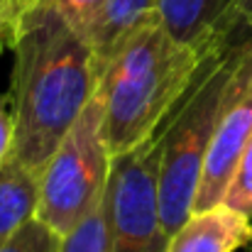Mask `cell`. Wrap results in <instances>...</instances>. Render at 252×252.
<instances>
[{
    "label": "cell",
    "mask_w": 252,
    "mask_h": 252,
    "mask_svg": "<svg viewBox=\"0 0 252 252\" xmlns=\"http://www.w3.org/2000/svg\"><path fill=\"white\" fill-rule=\"evenodd\" d=\"M110 167L113 157L103 137V105L95 93L39 171L37 218L64 238L105 198Z\"/></svg>",
    "instance_id": "obj_4"
},
{
    "label": "cell",
    "mask_w": 252,
    "mask_h": 252,
    "mask_svg": "<svg viewBox=\"0 0 252 252\" xmlns=\"http://www.w3.org/2000/svg\"><path fill=\"white\" fill-rule=\"evenodd\" d=\"M22 7L17 0H0V52L12 49L17 42Z\"/></svg>",
    "instance_id": "obj_16"
},
{
    "label": "cell",
    "mask_w": 252,
    "mask_h": 252,
    "mask_svg": "<svg viewBox=\"0 0 252 252\" xmlns=\"http://www.w3.org/2000/svg\"><path fill=\"white\" fill-rule=\"evenodd\" d=\"M15 147V100L12 93H0V164L12 155Z\"/></svg>",
    "instance_id": "obj_15"
},
{
    "label": "cell",
    "mask_w": 252,
    "mask_h": 252,
    "mask_svg": "<svg viewBox=\"0 0 252 252\" xmlns=\"http://www.w3.org/2000/svg\"><path fill=\"white\" fill-rule=\"evenodd\" d=\"M59 252H110V223H108V193L91 213L79 220L74 230L62 238Z\"/></svg>",
    "instance_id": "obj_11"
},
{
    "label": "cell",
    "mask_w": 252,
    "mask_h": 252,
    "mask_svg": "<svg viewBox=\"0 0 252 252\" xmlns=\"http://www.w3.org/2000/svg\"><path fill=\"white\" fill-rule=\"evenodd\" d=\"M162 137L164 127L132 152L113 159L108 179L110 252L167 250V233L159 213Z\"/></svg>",
    "instance_id": "obj_5"
},
{
    "label": "cell",
    "mask_w": 252,
    "mask_h": 252,
    "mask_svg": "<svg viewBox=\"0 0 252 252\" xmlns=\"http://www.w3.org/2000/svg\"><path fill=\"white\" fill-rule=\"evenodd\" d=\"M252 140V32L245 34L238 64L228 81L213 142L203 164L193 211L223 203L238 162Z\"/></svg>",
    "instance_id": "obj_6"
},
{
    "label": "cell",
    "mask_w": 252,
    "mask_h": 252,
    "mask_svg": "<svg viewBox=\"0 0 252 252\" xmlns=\"http://www.w3.org/2000/svg\"><path fill=\"white\" fill-rule=\"evenodd\" d=\"M20 7H49L59 12L71 27H76L86 39L93 44L98 25L103 20V10L108 0H17Z\"/></svg>",
    "instance_id": "obj_12"
},
{
    "label": "cell",
    "mask_w": 252,
    "mask_h": 252,
    "mask_svg": "<svg viewBox=\"0 0 252 252\" xmlns=\"http://www.w3.org/2000/svg\"><path fill=\"white\" fill-rule=\"evenodd\" d=\"M248 245H252V220L218 203L206 211H193L167 240L164 252H235Z\"/></svg>",
    "instance_id": "obj_8"
},
{
    "label": "cell",
    "mask_w": 252,
    "mask_h": 252,
    "mask_svg": "<svg viewBox=\"0 0 252 252\" xmlns=\"http://www.w3.org/2000/svg\"><path fill=\"white\" fill-rule=\"evenodd\" d=\"M240 20H243L245 30L252 32V0H240Z\"/></svg>",
    "instance_id": "obj_17"
},
{
    "label": "cell",
    "mask_w": 252,
    "mask_h": 252,
    "mask_svg": "<svg viewBox=\"0 0 252 252\" xmlns=\"http://www.w3.org/2000/svg\"><path fill=\"white\" fill-rule=\"evenodd\" d=\"M248 32H243L225 47L216 49L201 64L191 88L186 91L179 108L171 113L164 125L159 162V213L167 240L193 213L223 95Z\"/></svg>",
    "instance_id": "obj_3"
},
{
    "label": "cell",
    "mask_w": 252,
    "mask_h": 252,
    "mask_svg": "<svg viewBox=\"0 0 252 252\" xmlns=\"http://www.w3.org/2000/svg\"><path fill=\"white\" fill-rule=\"evenodd\" d=\"M211 54L174 39L159 17L137 27L115 49L98 84L103 137L113 159L164 127Z\"/></svg>",
    "instance_id": "obj_2"
},
{
    "label": "cell",
    "mask_w": 252,
    "mask_h": 252,
    "mask_svg": "<svg viewBox=\"0 0 252 252\" xmlns=\"http://www.w3.org/2000/svg\"><path fill=\"white\" fill-rule=\"evenodd\" d=\"M223 203L252 220V140L238 162V169H235V174L228 184V191L223 196Z\"/></svg>",
    "instance_id": "obj_14"
},
{
    "label": "cell",
    "mask_w": 252,
    "mask_h": 252,
    "mask_svg": "<svg viewBox=\"0 0 252 252\" xmlns=\"http://www.w3.org/2000/svg\"><path fill=\"white\" fill-rule=\"evenodd\" d=\"M62 235L49 228L44 220L32 218L25 223L7 243L0 245V252H59Z\"/></svg>",
    "instance_id": "obj_13"
},
{
    "label": "cell",
    "mask_w": 252,
    "mask_h": 252,
    "mask_svg": "<svg viewBox=\"0 0 252 252\" xmlns=\"http://www.w3.org/2000/svg\"><path fill=\"white\" fill-rule=\"evenodd\" d=\"M12 54V155L39 174L98 93L95 52L59 12L25 7Z\"/></svg>",
    "instance_id": "obj_1"
},
{
    "label": "cell",
    "mask_w": 252,
    "mask_h": 252,
    "mask_svg": "<svg viewBox=\"0 0 252 252\" xmlns=\"http://www.w3.org/2000/svg\"><path fill=\"white\" fill-rule=\"evenodd\" d=\"M157 15L174 39L211 54L245 30L240 0H159Z\"/></svg>",
    "instance_id": "obj_7"
},
{
    "label": "cell",
    "mask_w": 252,
    "mask_h": 252,
    "mask_svg": "<svg viewBox=\"0 0 252 252\" xmlns=\"http://www.w3.org/2000/svg\"><path fill=\"white\" fill-rule=\"evenodd\" d=\"M157 5H159V0H108V5L103 10V20L98 25V32L93 37L98 74H103V66L108 64V59L137 27L159 17Z\"/></svg>",
    "instance_id": "obj_10"
},
{
    "label": "cell",
    "mask_w": 252,
    "mask_h": 252,
    "mask_svg": "<svg viewBox=\"0 0 252 252\" xmlns=\"http://www.w3.org/2000/svg\"><path fill=\"white\" fill-rule=\"evenodd\" d=\"M39 211V174L10 155L0 164V245Z\"/></svg>",
    "instance_id": "obj_9"
}]
</instances>
